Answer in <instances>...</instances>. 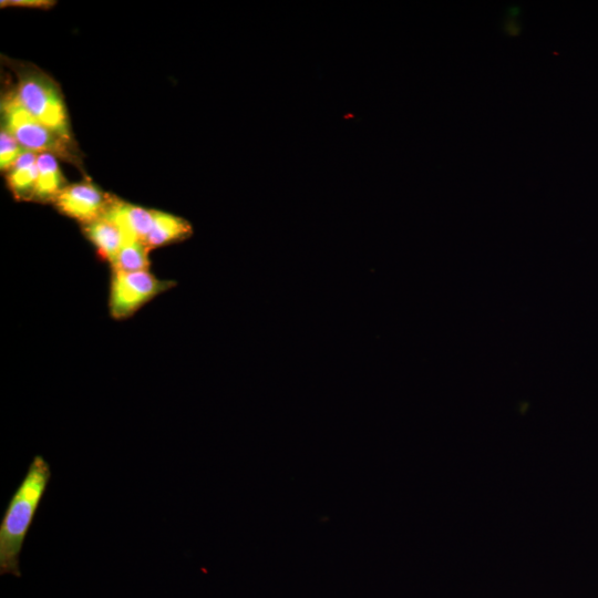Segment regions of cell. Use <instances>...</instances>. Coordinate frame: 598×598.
<instances>
[{
	"label": "cell",
	"mask_w": 598,
	"mask_h": 598,
	"mask_svg": "<svg viewBox=\"0 0 598 598\" xmlns=\"http://www.w3.org/2000/svg\"><path fill=\"white\" fill-rule=\"evenodd\" d=\"M50 480V464L42 455H35L8 502L0 522L1 575L20 577V553Z\"/></svg>",
	"instance_id": "6da1fadb"
},
{
	"label": "cell",
	"mask_w": 598,
	"mask_h": 598,
	"mask_svg": "<svg viewBox=\"0 0 598 598\" xmlns=\"http://www.w3.org/2000/svg\"><path fill=\"white\" fill-rule=\"evenodd\" d=\"M13 90L28 112L62 140L73 145L62 92L48 74L35 66L20 65Z\"/></svg>",
	"instance_id": "7a4b0ae2"
},
{
	"label": "cell",
	"mask_w": 598,
	"mask_h": 598,
	"mask_svg": "<svg viewBox=\"0 0 598 598\" xmlns=\"http://www.w3.org/2000/svg\"><path fill=\"white\" fill-rule=\"evenodd\" d=\"M2 128L8 131L25 151L51 153L58 158L79 164L74 146L37 120L20 103L14 90L1 99Z\"/></svg>",
	"instance_id": "3957f363"
},
{
	"label": "cell",
	"mask_w": 598,
	"mask_h": 598,
	"mask_svg": "<svg viewBox=\"0 0 598 598\" xmlns=\"http://www.w3.org/2000/svg\"><path fill=\"white\" fill-rule=\"evenodd\" d=\"M173 286V281L159 279L150 270L112 272L110 313L118 320L128 318L146 302Z\"/></svg>",
	"instance_id": "277c9868"
},
{
	"label": "cell",
	"mask_w": 598,
	"mask_h": 598,
	"mask_svg": "<svg viewBox=\"0 0 598 598\" xmlns=\"http://www.w3.org/2000/svg\"><path fill=\"white\" fill-rule=\"evenodd\" d=\"M112 198L92 182L82 181L68 184L53 204L63 215L85 225L103 217Z\"/></svg>",
	"instance_id": "5b68a950"
},
{
	"label": "cell",
	"mask_w": 598,
	"mask_h": 598,
	"mask_svg": "<svg viewBox=\"0 0 598 598\" xmlns=\"http://www.w3.org/2000/svg\"><path fill=\"white\" fill-rule=\"evenodd\" d=\"M103 217L114 223L126 238L145 243L153 224V209L113 197Z\"/></svg>",
	"instance_id": "8992f818"
},
{
	"label": "cell",
	"mask_w": 598,
	"mask_h": 598,
	"mask_svg": "<svg viewBox=\"0 0 598 598\" xmlns=\"http://www.w3.org/2000/svg\"><path fill=\"white\" fill-rule=\"evenodd\" d=\"M193 233L192 225L183 217L153 209V224L145 244L150 249L182 241Z\"/></svg>",
	"instance_id": "52a82bcc"
},
{
	"label": "cell",
	"mask_w": 598,
	"mask_h": 598,
	"mask_svg": "<svg viewBox=\"0 0 598 598\" xmlns=\"http://www.w3.org/2000/svg\"><path fill=\"white\" fill-rule=\"evenodd\" d=\"M66 185L58 157L51 153L38 154V177L32 200L53 203Z\"/></svg>",
	"instance_id": "ba28073f"
},
{
	"label": "cell",
	"mask_w": 598,
	"mask_h": 598,
	"mask_svg": "<svg viewBox=\"0 0 598 598\" xmlns=\"http://www.w3.org/2000/svg\"><path fill=\"white\" fill-rule=\"evenodd\" d=\"M38 177V154L24 151L7 172V185L19 200H32Z\"/></svg>",
	"instance_id": "9c48e42d"
},
{
	"label": "cell",
	"mask_w": 598,
	"mask_h": 598,
	"mask_svg": "<svg viewBox=\"0 0 598 598\" xmlns=\"http://www.w3.org/2000/svg\"><path fill=\"white\" fill-rule=\"evenodd\" d=\"M83 234L94 245L101 258L109 264L126 239L123 231L105 217L83 225Z\"/></svg>",
	"instance_id": "30bf717a"
},
{
	"label": "cell",
	"mask_w": 598,
	"mask_h": 598,
	"mask_svg": "<svg viewBox=\"0 0 598 598\" xmlns=\"http://www.w3.org/2000/svg\"><path fill=\"white\" fill-rule=\"evenodd\" d=\"M148 246L141 240L126 238L123 246L112 260V272H134L148 270L150 267Z\"/></svg>",
	"instance_id": "8fae6325"
},
{
	"label": "cell",
	"mask_w": 598,
	"mask_h": 598,
	"mask_svg": "<svg viewBox=\"0 0 598 598\" xmlns=\"http://www.w3.org/2000/svg\"><path fill=\"white\" fill-rule=\"evenodd\" d=\"M25 150L4 128L0 132V168L8 172Z\"/></svg>",
	"instance_id": "7c38bea8"
},
{
	"label": "cell",
	"mask_w": 598,
	"mask_h": 598,
	"mask_svg": "<svg viewBox=\"0 0 598 598\" xmlns=\"http://www.w3.org/2000/svg\"><path fill=\"white\" fill-rule=\"evenodd\" d=\"M56 2L52 0H1V7H22V8H37L49 9Z\"/></svg>",
	"instance_id": "4fadbf2b"
},
{
	"label": "cell",
	"mask_w": 598,
	"mask_h": 598,
	"mask_svg": "<svg viewBox=\"0 0 598 598\" xmlns=\"http://www.w3.org/2000/svg\"><path fill=\"white\" fill-rule=\"evenodd\" d=\"M506 34L515 37L520 32V24L515 18L509 17L504 23Z\"/></svg>",
	"instance_id": "5bb4252c"
}]
</instances>
